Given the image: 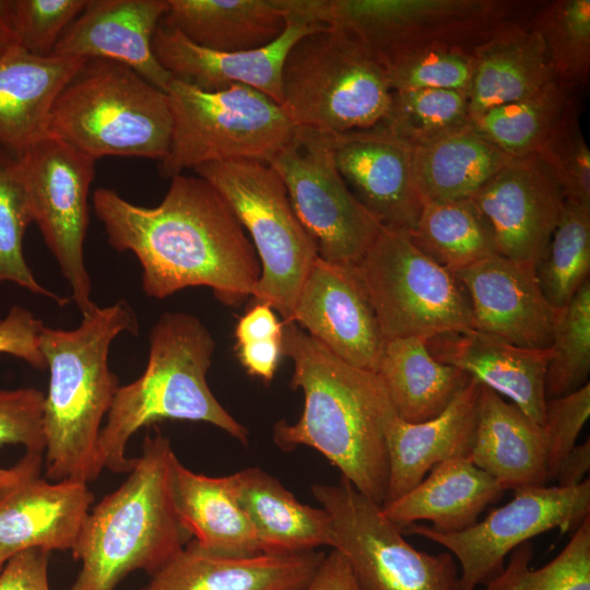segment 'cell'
Returning a JSON list of instances; mask_svg holds the SVG:
<instances>
[{
	"label": "cell",
	"mask_w": 590,
	"mask_h": 590,
	"mask_svg": "<svg viewBox=\"0 0 590 590\" xmlns=\"http://www.w3.org/2000/svg\"><path fill=\"white\" fill-rule=\"evenodd\" d=\"M324 554L228 557L186 544L141 590H293L315 574Z\"/></svg>",
	"instance_id": "obj_24"
},
{
	"label": "cell",
	"mask_w": 590,
	"mask_h": 590,
	"mask_svg": "<svg viewBox=\"0 0 590 590\" xmlns=\"http://www.w3.org/2000/svg\"><path fill=\"white\" fill-rule=\"evenodd\" d=\"M176 458L158 429L145 436L127 479L84 520L71 550L81 569L70 590H115L132 571L153 575L192 540L174 503Z\"/></svg>",
	"instance_id": "obj_4"
},
{
	"label": "cell",
	"mask_w": 590,
	"mask_h": 590,
	"mask_svg": "<svg viewBox=\"0 0 590 590\" xmlns=\"http://www.w3.org/2000/svg\"><path fill=\"white\" fill-rule=\"evenodd\" d=\"M167 0H86L51 55L125 64L166 92L173 76L154 56L153 36Z\"/></svg>",
	"instance_id": "obj_22"
},
{
	"label": "cell",
	"mask_w": 590,
	"mask_h": 590,
	"mask_svg": "<svg viewBox=\"0 0 590 590\" xmlns=\"http://www.w3.org/2000/svg\"><path fill=\"white\" fill-rule=\"evenodd\" d=\"M45 393L36 388L0 389V446L21 445L45 452Z\"/></svg>",
	"instance_id": "obj_46"
},
{
	"label": "cell",
	"mask_w": 590,
	"mask_h": 590,
	"mask_svg": "<svg viewBox=\"0 0 590 590\" xmlns=\"http://www.w3.org/2000/svg\"><path fill=\"white\" fill-rule=\"evenodd\" d=\"M590 415V382L562 397L546 398L543 428L547 439V474L554 481L560 459L576 445Z\"/></svg>",
	"instance_id": "obj_47"
},
{
	"label": "cell",
	"mask_w": 590,
	"mask_h": 590,
	"mask_svg": "<svg viewBox=\"0 0 590 590\" xmlns=\"http://www.w3.org/2000/svg\"><path fill=\"white\" fill-rule=\"evenodd\" d=\"M556 81L570 92L590 74V0L539 1L530 16Z\"/></svg>",
	"instance_id": "obj_37"
},
{
	"label": "cell",
	"mask_w": 590,
	"mask_h": 590,
	"mask_svg": "<svg viewBox=\"0 0 590 590\" xmlns=\"http://www.w3.org/2000/svg\"><path fill=\"white\" fill-rule=\"evenodd\" d=\"M551 357L545 375V397L569 394L589 382L590 281L564 307L556 309Z\"/></svg>",
	"instance_id": "obj_42"
},
{
	"label": "cell",
	"mask_w": 590,
	"mask_h": 590,
	"mask_svg": "<svg viewBox=\"0 0 590 590\" xmlns=\"http://www.w3.org/2000/svg\"><path fill=\"white\" fill-rule=\"evenodd\" d=\"M173 497L177 514L203 550L228 557L261 554L253 527L235 497L228 476H209L173 464Z\"/></svg>",
	"instance_id": "obj_31"
},
{
	"label": "cell",
	"mask_w": 590,
	"mask_h": 590,
	"mask_svg": "<svg viewBox=\"0 0 590 590\" xmlns=\"http://www.w3.org/2000/svg\"><path fill=\"white\" fill-rule=\"evenodd\" d=\"M426 343L437 361L462 370L482 386L508 398L543 426L551 347L519 346L475 329L441 333Z\"/></svg>",
	"instance_id": "obj_23"
},
{
	"label": "cell",
	"mask_w": 590,
	"mask_h": 590,
	"mask_svg": "<svg viewBox=\"0 0 590 590\" xmlns=\"http://www.w3.org/2000/svg\"><path fill=\"white\" fill-rule=\"evenodd\" d=\"M293 590H359L345 557L332 548L312 577Z\"/></svg>",
	"instance_id": "obj_52"
},
{
	"label": "cell",
	"mask_w": 590,
	"mask_h": 590,
	"mask_svg": "<svg viewBox=\"0 0 590 590\" xmlns=\"http://www.w3.org/2000/svg\"><path fill=\"white\" fill-rule=\"evenodd\" d=\"M44 328L28 309L15 305L0 319V354L17 357L36 369H46L39 339Z\"/></svg>",
	"instance_id": "obj_48"
},
{
	"label": "cell",
	"mask_w": 590,
	"mask_h": 590,
	"mask_svg": "<svg viewBox=\"0 0 590 590\" xmlns=\"http://www.w3.org/2000/svg\"><path fill=\"white\" fill-rule=\"evenodd\" d=\"M329 137L335 166L355 198L384 227L410 233L423 202L414 180V150L381 125Z\"/></svg>",
	"instance_id": "obj_19"
},
{
	"label": "cell",
	"mask_w": 590,
	"mask_h": 590,
	"mask_svg": "<svg viewBox=\"0 0 590 590\" xmlns=\"http://www.w3.org/2000/svg\"><path fill=\"white\" fill-rule=\"evenodd\" d=\"M237 357L247 373L270 382L282 353V338L236 344Z\"/></svg>",
	"instance_id": "obj_50"
},
{
	"label": "cell",
	"mask_w": 590,
	"mask_h": 590,
	"mask_svg": "<svg viewBox=\"0 0 590 590\" xmlns=\"http://www.w3.org/2000/svg\"><path fill=\"white\" fill-rule=\"evenodd\" d=\"M138 330L135 314L125 300L96 306L74 329L44 326L39 345L49 369L44 403L49 481L88 483L102 473L99 433L119 388L109 368V349L120 333L137 334Z\"/></svg>",
	"instance_id": "obj_3"
},
{
	"label": "cell",
	"mask_w": 590,
	"mask_h": 590,
	"mask_svg": "<svg viewBox=\"0 0 590 590\" xmlns=\"http://www.w3.org/2000/svg\"><path fill=\"white\" fill-rule=\"evenodd\" d=\"M160 24L198 46L224 52L253 50L286 27L278 0H167Z\"/></svg>",
	"instance_id": "obj_32"
},
{
	"label": "cell",
	"mask_w": 590,
	"mask_h": 590,
	"mask_svg": "<svg viewBox=\"0 0 590 590\" xmlns=\"http://www.w3.org/2000/svg\"><path fill=\"white\" fill-rule=\"evenodd\" d=\"M539 1L290 0V12L339 30L379 64L406 51L446 45L475 49L502 28L528 19Z\"/></svg>",
	"instance_id": "obj_7"
},
{
	"label": "cell",
	"mask_w": 590,
	"mask_h": 590,
	"mask_svg": "<svg viewBox=\"0 0 590 590\" xmlns=\"http://www.w3.org/2000/svg\"><path fill=\"white\" fill-rule=\"evenodd\" d=\"M574 98V92L555 81L530 97L491 108L470 123L505 154L521 158L536 153Z\"/></svg>",
	"instance_id": "obj_36"
},
{
	"label": "cell",
	"mask_w": 590,
	"mask_h": 590,
	"mask_svg": "<svg viewBox=\"0 0 590 590\" xmlns=\"http://www.w3.org/2000/svg\"><path fill=\"white\" fill-rule=\"evenodd\" d=\"M469 459L506 489L548 482L543 426L495 391L481 385Z\"/></svg>",
	"instance_id": "obj_27"
},
{
	"label": "cell",
	"mask_w": 590,
	"mask_h": 590,
	"mask_svg": "<svg viewBox=\"0 0 590 590\" xmlns=\"http://www.w3.org/2000/svg\"><path fill=\"white\" fill-rule=\"evenodd\" d=\"M268 164L281 177L318 256L328 262L356 264L384 226L339 173L329 134L297 128L294 139Z\"/></svg>",
	"instance_id": "obj_13"
},
{
	"label": "cell",
	"mask_w": 590,
	"mask_h": 590,
	"mask_svg": "<svg viewBox=\"0 0 590 590\" xmlns=\"http://www.w3.org/2000/svg\"><path fill=\"white\" fill-rule=\"evenodd\" d=\"M93 208L109 245L131 251L142 268V290L162 299L186 287L208 286L225 305L252 295L261 266L236 214L205 179L179 174L153 208L98 188Z\"/></svg>",
	"instance_id": "obj_1"
},
{
	"label": "cell",
	"mask_w": 590,
	"mask_h": 590,
	"mask_svg": "<svg viewBox=\"0 0 590 590\" xmlns=\"http://www.w3.org/2000/svg\"><path fill=\"white\" fill-rule=\"evenodd\" d=\"M533 554L531 541L518 545L481 590H590V516L551 562L531 568Z\"/></svg>",
	"instance_id": "obj_39"
},
{
	"label": "cell",
	"mask_w": 590,
	"mask_h": 590,
	"mask_svg": "<svg viewBox=\"0 0 590 590\" xmlns=\"http://www.w3.org/2000/svg\"><path fill=\"white\" fill-rule=\"evenodd\" d=\"M25 455L23 474L0 486V571L30 548L71 552L94 499L87 483L40 477L43 455Z\"/></svg>",
	"instance_id": "obj_18"
},
{
	"label": "cell",
	"mask_w": 590,
	"mask_h": 590,
	"mask_svg": "<svg viewBox=\"0 0 590 590\" xmlns=\"http://www.w3.org/2000/svg\"><path fill=\"white\" fill-rule=\"evenodd\" d=\"M227 476L253 527L261 553L299 554L331 546V523L324 509L300 503L260 468H247Z\"/></svg>",
	"instance_id": "obj_30"
},
{
	"label": "cell",
	"mask_w": 590,
	"mask_h": 590,
	"mask_svg": "<svg viewBox=\"0 0 590 590\" xmlns=\"http://www.w3.org/2000/svg\"><path fill=\"white\" fill-rule=\"evenodd\" d=\"M412 241L455 274L497 253L492 227L470 199L423 200Z\"/></svg>",
	"instance_id": "obj_35"
},
{
	"label": "cell",
	"mask_w": 590,
	"mask_h": 590,
	"mask_svg": "<svg viewBox=\"0 0 590 590\" xmlns=\"http://www.w3.org/2000/svg\"><path fill=\"white\" fill-rule=\"evenodd\" d=\"M426 341L420 337L388 340L376 371L397 414L409 423L439 415L472 379L437 361Z\"/></svg>",
	"instance_id": "obj_33"
},
{
	"label": "cell",
	"mask_w": 590,
	"mask_h": 590,
	"mask_svg": "<svg viewBox=\"0 0 590 590\" xmlns=\"http://www.w3.org/2000/svg\"><path fill=\"white\" fill-rule=\"evenodd\" d=\"M481 384L471 381L436 417L409 423L394 413L386 424L388 485L386 502L415 487L430 469L469 456L476 425Z\"/></svg>",
	"instance_id": "obj_25"
},
{
	"label": "cell",
	"mask_w": 590,
	"mask_h": 590,
	"mask_svg": "<svg viewBox=\"0 0 590 590\" xmlns=\"http://www.w3.org/2000/svg\"><path fill=\"white\" fill-rule=\"evenodd\" d=\"M34 223L31 202L17 156L0 145V283L12 282L59 306L70 299L44 287L24 256L26 228Z\"/></svg>",
	"instance_id": "obj_40"
},
{
	"label": "cell",
	"mask_w": 590,
	"mask_h": 590,
	"mask_svg": "<svg viewBox=\"0 0 590 590\" xmlns=\"http://www.w3.org/2000/svg\"><path fill=\"white\" fill-rule=\"evenodd\" d=\"M511 160L470 123L414 149L415 186L422 201L471 198Z\"/></svg>",
	"instance_id": "obj_34"
},
{
	"label": "cell",
	"mask_w": 590,
	"mask_h": 590,
	"mask_svg": "<svg viewBox=\"0 0 590 590\" xmlns=\"http://www.w3.org/2000/svg\"><path fill=\"white\" fill-rule=\"evenodd\" d=\"M590 516V481L575 487L526 486L484 520L458 532L410 524L403 532L422 536L450 551L461 568L462 590H475L496 576L518 545L553 529L576 530Z\"/></svg>",
	"instance_id": "obj_15"
},
{
	"label": "cell",
	"mask_w": 590,
	"mask_h": 590,
	"mask_svg": "<svg viewBox=\"0 0 590 590\" xmlns=\"http://www.w3.org/2000/svg\"><path fill=\"white\" fill-rule=\"evenodd\" d=\"M324 27L323 24L286 16L285 30L269 45L253 50L224 52L198 46L177 30L160 24L152 48L160 64L175 80L206 92L243 84L281 105L282 70L287 54L302 37Z\"/></svg>",
	"instance_id": "obj_20"
},
{
	"label": "cell",
	"mask_w": 590,
	"mask_h": 590,
	"mask_svg": "<svg viewBox=\"0 0 590 590\" xmlns=\"http://www.w3.org/2000/svg\"><path fill=\"white\" fill-rule=\"evenodd\" d=\"M86 0H1L0 21L9 50L51 55L58 39L82 12Z\"/></svg>",
	"instance_id": "obj_44"
},
{
	"label": "cell",
	"mask_w": 590,
	"mask_h": 590,
	"mask_svg": "<svg viewBox=\"0 0 590 590\" xmlns=\"http://www.w3.org/2000/svg\"><path fill=\"white\" fill-rule=\"evenodd\" d=\"M49 553L30 548L13 556L0 571V590H50Z\"/></svg>",
	"instance_id": "obj_49"
},
{
	"label": "cell",
	"mask_w": 590,
	"mask_h": 590,
	"mask_svg": "<svg viewBox=\"0 0 590 590\" xmlns=\"http://www.w3.org/2000/svg\"><path fill=\"white\" fill-rule=\"evenodd\" d=\"M34 223L71 287L82 316L97 305L84 261L95 160L47 135L17 156Z\"/></svg>",
	"instance_id": "obj_14"
},
{
	"label": "cell",
	"mask_w": 590,
	"mask_h": 590,
	"mask_svg": "<svg viewBox=\"0 0 590 590\" xmlns=\"http://www.w3.org/2000/svg\"><path fill=\"white\" fill-rule=\"evenodd\" d=\"M565 201L590 209V150L579 123L577 97L536 151Z\"/></svg>",
	"instance_id": "obj_45"
},
{
	"label": "cell",
	"mask_w": 590,
	"mask_h": 590,
	"mask_svg": "<svg viewBox=\"0 0 590 590\" xmlns=\"http://www.w3.org/2000/svg\"><path fill=\"white\" fill-rule=\"evenodd\" d=\"M472 311V329L512 344L545 349L556 310L543 295L535 264L488 256L456 273Z\"/></svg>",
	"instance_id": "obj_21"
},
{
	"label": "cell",
	"mask_w": 590,
	"mask_h": 590,
	"mask_svg": "<svg viewBox=\"0 0 590 590\" xmlns=\"http://www.w3.org/2000/svg\"><path fill=\"white\" fill-rule=\"evenodd\" d=\"M229 204L258 255L261 274L252 295L283 322L292 320L303 283L318 257L279 174L253 160L213 162L193 168Z\"/></svg>",
	"instance_id": "obj_10"
},
{
	"label": "cell",
	"mask_w": 590,
	"mask_h": 590,
	"mask_svg": "<svg viewBox=\"0 0 590 590\" xmlns=\"http://www.w3.org/2000/svg\"><path fill=\"white\" fill-rule=\"evenodd\" d=\"M504 492L468 456H459L434 465L415 487L380 507L384 516L401 529L428 520L434 530L449 533L475 524L481 512Z\"/></svg>",
	"instance_id": "obj_28"
},
{
	"label": "cell",
	"mask_w": 590,
	"mask_h": 590,
	"mask_svg": "<svg viewBox=\"0 0 590 590\" xmlns=\"http://www.w3.org/2000/svg\"><path fill=\"white\" fill-rule=\"evenodd\" d=\"M311 494L329 515L331 548L347 560L359 590H462L450 553L428 554L408 543L381 505L341 476L315 484Z\"/></svg>",
	"instance_id": "obj_12"
},
{
	"label": "cell",
	"mask_w": 590,
	"mask_h": 590,
	"mask_svg": "<svg viewBox=\"0 0 590 590\" xmlns=\"http://www.w3.org/2000/svg\"><path fill=\"white\" fill-rule=\"evenodd\" d=\"M282 353L293 362L291 385L302 390L304 409L297 422L275 424V444L317 450L382 505L389 473L385 427L397 413L382 381L337 357L294 321L283 322Z\"/></svg>",
	"instance_id": "obj_2"
},
{
	"label": "cell",
	"mask_w": 590,
	"mask_h": 590,
	"mask_svg": "<svg viewBox=\"0 0 590 590\" xmlns=\"http://www.w3.org/2000/svg\"><path fill=\"white\" fill-rule=\"evenodd\" d=\"M86 59L13 48L0 57V145L15 156L47 137L61 90Z\"/></svg>",
	"instance_id": "obj_26"
},
{
	"label": "cell",
	"mask_w": 590,
	"mask_h": 590,
	"mask_svg": "<svg viewBox=\"0 0 590 590\" xmlns=\"http://www.w3.org/2000/svg\"><path fill=\"white\" fill-rule=\"evenodd\" d=\"M27 457H24L12 468L3 469L0 467V486H4L15 482L25 471Z\"/></svg>",
	"instance_id": "obj_54"
},
{
	"label": "cell",
	"mask_w": 590,
	"mask_h": 590,
	"mask_svg": "<svg viewBox=\"0 0 590 590\" xmlns=\"http://www.w3.org/2000/svg\"><path fill=\"white\" fill-rule=\"evenodd\" d=\"M282 332L283 321L278 318L275 310L266 303L256 302L236 324V344L281 339Z\"/></svg>",
	"instance_id": "obj_51"
},
{
	"label": "cell",
	"mask_w": 590,
	"mask_h": 590,
	"mask_svg": "<svg viewBox=\"0 0 590 590\" xmlns=\"http://www.w3.org/2000/svg\"><path fill=\"white\" fill-rule=\"evenodd\" d=\"M282 92L281 106L296 128L329 134L382 123L392 95L379 62L359 43L329 26L291 48Z\"/></svg>",
	"instance_id": "obj_8"
},
{
	"label": "cell",
	"mask_w": 590,
	"mask_h": 590,
	"mask_svg": "<svg viewBox=\"0 0 590 590\" xmlns=\"http://www.w3.org/2000/svg\"><path fill=\"white\" fill-rule=\"evenodd\" d=\"M468 94L451 90L392 92L382 123L413 150L470 125Z\"/></svg>",
	"instance_id": "obj_41"
},
{
	"label": "cell",
	"mask_w": 590,
	"mask_h": 590,
	"mask_svg": "<svg viewBox=\"0 0 590 590\" xmlns=\"http://www.w3.org/2000/svg\"><path fill=\"white\" fill-rule=\"evenodd\" d=\"M343 362L376 373L386 339L354 264L314 261L292 320Z\"/></svg>",
	"instance_id": "obj_16"
},
{
	"label": "cell",
	"mask_w": 590,
	"mask_h": 590,
	"mask_svg": "<svg viewBox=\"0 0 590 590\" xmlns=\"http://www.w3.org/2000/svg\"><path fill=\"white\" fill-rule=\"evenodd\" d=\"M215 341L199 318L184 311L164 312L150 334L148 364L132 382L119 386L99 433L97 463L114 473H129L135 458L127 457L130 438L157 421L211 424L241 444L247 428L212 393L206 374Z\"/></svg>",
	"instance_id": "obj_5"
},
{
	"label": "cell",
	"mask_w": 590,
	"mask_h": 590,
	"mask_svg": "<svg viewBox=\"0 0 590 590\" xmlns=\"http://www.w3.org/2000/svg\"><path fill=\"white\" fill-rule=\"evenodd\" d=\"M590 469V439L575 445L559 461L554 480L558 487H575L583 482Z\"/></svg>",
	"instance_id": "obj_53"
},
{
	"label": "cell",
	"mask_w": 590,
	"mask_h": 590,
	"mask_svg": "<svg viewBox=\"0 0 590 590\" xmlns=\"http://www.w3.org/2000/svg\"><path fill=\"white\" fill-rule=\"evenodd\" d=\"M530 16L502 28L474 49L468 94L471 119L491 108L530 97L556 81Z\"/></svg>",
	"instance_id": "obj_29"
},
{
	"label": "cell",
	"mask_w": 590,
	"mask_h": 590,
	"mask_svg": "<svg viewBox=\"0 0 590 590\" xmlns=\"http://www.w3.org/2000/svg\"><path fill=\"white\" fill-rule=\"evenodd\" d=\"M166 94L173 128L168 153L158 162L164 178L213 162L269 163L297 131L279 103L247 85L206 92L173 79Z\"/></svg>",
	"instance_id": "obj_9"
},
{
	"label": "cell",
	"mask_w": 590,
	"mask_h": 590,
	"mask_svg": "<svg viewBox=\"0 0 590 590\" xmlns=\"http://www.w3.org/2000/svg\"><path fill=\"white\" fill-rule=\"evenodd\" d=\"M380 66L392 92L451 90L469 94L474 49L430 46L399 54Z\"/></svg>",
	"instance_id": "obj_43"
},
{
	"label": "cell",
	"mask_w": 590,
	"mask_h": 590,
	"mask_svg": "<svg viewBox=\"0 0 590 590\" xmlns=\"http://www.w3.org/2000/svg\"><path fill=\"white\" fill-rule=\"evenodd\" d=\"M590 274V209L565 201L535 275L556 310L567 305Z\"/></svg>",
	"instance_id": "obj_38"
},
{
	"label": "cell",
	"mask_w": 590,
	"mask_h": 590,
	"mask_svg": "<svg viewBox=\"0 0 590 590\" xmlns=\"http://www.w3.org/2000/svg\"><path fill=\"white\" fill-rule=\"evenodd\" d=\"M354 267L386 341L472 329L470 302L457 275L406 232L382 227Z\"/></svg>",
	"instance_id": "obj_11"
},
{
	"label": "cell",
	"mask_w": 590,
	"mask_h": 590,
	"mask_svg": "<svg viewBox=\"0 0 590 590\" xmlns=\"http://www.w3.org/2000/svg\"><path fill=\"white\" fill-rule=\"evenodd\" d=\"M172 128L166 92L125 64L87 59L56 98L47 135L95 161L125 156L161 162Z\"/></svg>",
	"instance_id": "obj_6"
},
{
	"label": "cell",
	"mask_w": 590,
	"mask_h": 590,
	"mask_svg": "<svg viewBox=\"0 0 590 590\" xmlns=\"http://www.w3.org/2000/svg\"><path fill=\"white\" fill-rule=\"evenodd\" d=\"M470 199L488 221L497 253L532 264L543 255L565 202L536 153L512 158Z\"/></svg>",
	"instance_id": "obj_17"
}]
</instances>
